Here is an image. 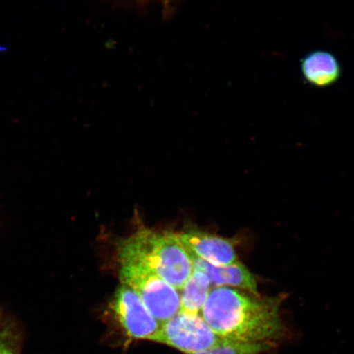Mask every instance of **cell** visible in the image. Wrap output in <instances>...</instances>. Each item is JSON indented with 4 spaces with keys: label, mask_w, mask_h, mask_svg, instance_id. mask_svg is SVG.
Masks as SVG:
<instances>
[{
    "label": "cell",
    "mask_w": 354,
    "mask_h": 354,
    "mask_svg": "<svg viewBox=\"0 0 354 354\" xmlns=\"http://www.w3.org/2000/svg\"><path fill=\"white\" fill-rule=\"evenodd\" d=\"M0 354H15L6 344L0 342Z\"/></svg>",
    "instance_id": "11"
},
{
    "label": "cell",
    "mask_w": 354,
    "mask_h": 354,
    "mask_svg": "<svg viewBox=\"0 0 354 354\" xmlns=\"http://www.w3.org/2000/svg\"><path fill=\"white\" fill-rule=\"evenodd\" d=\"M225 339L216 335L201 315L179 312L162 323L154 342L162 343L187 354L209 351Z\"/></svg>",
    "instance_id": "4"
},
{
    "label": "cell",
    "mask_w": 354,
    "mask_h": 354,
    "mask_svg": "<svg viewBox=\"0 0 354 354\" xmlns=\"http://www.w3.org/2000/svg\"><path fill=\"white\" fill-rule=\"evenodd\" d=\"M121 263L145 266L176 290H183L194 271L192 258L179 240L171 232L142 230L119 245Z\"/></svg>",
    "instance_id": "2"
},
{
    "label": "cell",
    "mask_w": 354,
    "mask_h": 354,
    "mask_svg": "<svg viewBox=\"0 0 354 354\" xmlns=\"http://www.w3.org/2000/svg\"><path fill=\"white\" fill-rule=\"evenodd\" d=\"M177 236L189 256L218 267L238 262L234 243L228 239L199 231H189Z\"/></svg>",
    "instance_id": "6"
},
{
    "label": "cell",
    "mask_w": 354,
    "mask_h": 354,
    "mask_svg": "<svg viewBox=\"0 0 354 354\" xmlns=\"http://www.w3.org/2000/svg\"><path fill=\"white\" fill-rule=\"evenodd\" d=\"M120 278L123 286L134 290L152 315L161 323L180 312L178 292L152 270L136 263H121Z\"/></svg>",
    "instance_id": "3"
},
{
    "label": "cell",
    "mask_w": 354,
    "mask_h": 354,
    "mask_svg": "<svg viewBox=\"0 0 354 354\" xmlns=\"http://www.w3.org/2000/svg\"><path fill=\"white\" fill-rule=\"evenodd\" d=\"M190 258L192 260L193 269L206 274L209 278L211 285L216 287H232L259 295L255 277L239 261L232 265L218 267L196 257L190 256Z\"/></svg>",
    "instance_id": "7"
},
{
    "label": "cell",
    "mask_w": 354,
    "mask_h": 354,
    "mask_svg": "<svg viewBox=\"0 0 354 354\" xmlns=\"http://www.w3.org/2000/svg\"><path fill=\"white\" fill-rule=\"evenodd\" d=\"M303 77L310 86L327 88L337 83L342 75V68L333 54L326 50L308 53L300 61Z\"/></svg>",
    "instance_id": "8"
},
{
    "label": "cell",
    "mask_w": 354,
    "mask_h": 354,
    "mask_svg": "<svg viewBox=\"0 0 354 354\" xmlns=\"http://www.w3.org/2000/svg\"><path fill=\"white\" fill-rule=\"evenodd\" d=\"M282 296L262 297L227 286L209 291L202 317L220 337L245 343L272 342L284 336Z\"/></svg>",
    "instance_id": "1"
},
{
    "label": "cell",
    "mask_w": 354,
    "mask_h": 354,
    "mask_svg": "<svg viewBox=\"0 0 354 354\" xmlns=\"http://www.w3.org/2000/svg\"><path fill=\"white\" fill-rule=\"evenodd\" d=\"M113 308L128 335L154 342L161 323L149 311L134 290L123 285L119 288L114 296Z\"/></svg>",
    "instance_id": "5"
},
{
    "label": "cell",
    "mask_w": 354,
    "mask_h": 354,
    "mask_svg": "<svg viewBox=\"0 0 354 354\" xmlns=\"http://www.w3.org/2000/svg\"><path fill=\"white\" fill-rule=\"evenodd\" d=\"M272 347V342L245 343L225 339L209 351L194 354H260Z\"/></svg>",
    "instance_id": "10"
},
{
    "label": "cell",
    "mask_w": 354,
    "mask_h": 354,
    "mask_svg": "<svg viewBox=\"0 0 354 354\" xmlns=\"http://www.w3.org/2000/svg\"><path fill=\"white\" fill-rule=\"evenodd\" d=\"M210 286L211 282L206 274L194 270L183 289L180 312L201 315L211 290Z\"/></svg>",
    "instance_id": "9"
}]
</instances>
